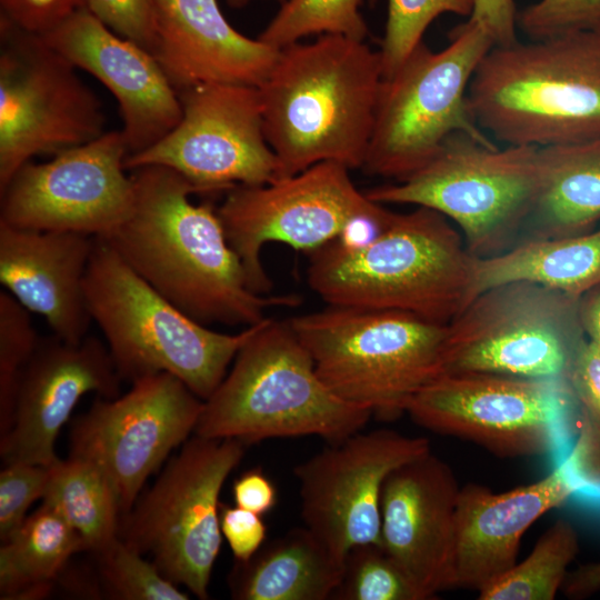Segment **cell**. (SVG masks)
<instances>
[{"instance_id": "obj_23", "label": "cell", "mask_w": 600, "mask_h": 600, "mask_svg": "<svg viewBox=\"0 0 600 600\" xmlns=\"http://www.w3.org/2000/svg\"><path fill=\"white\" fill-rule=\"evenodd\" d=\"M563 459L547 477L502 493L468 483L460 488L456 512L457 587L480 592L518 561L526 531L546 512L577 494Z\"/></svg>"}, {"instance_id": "obj_47", "label": "cell", "mask_w": 600, "mask_h": 600, "mask_svg": "<svg viewBox=\"0 0 600 600\" xmlns=\"http://www.w3.org/2000/svg\"><path fill=\"white\" fill-rule=\"evenodd\" d=\"M228 6L234 9L243 8L256 0H226ZM279 2H284L286 0H277Z\"/></svg>"}, {"instance_id": "obj_3", "label": "cell", "mask_w": 600, "mask_h": 600, "mask_svg": "<svg viewBox=\"0 0 600 600\" xmlns=\"http://www.w3.org/2000/svg\"><path fill=\"white\" fill-rule=\"evenodd\" d=\"M309 287L328 304L411 313L448 324L470 301L474 257L440 212L396 213L364 242L336 239L311 252Z\"/></svg>"}, {"instance_id": "obj_24", "label": "cell", "mask_w": 600, "mask_h": 600, "mask_svg": "<svg viewBox=\"0 0 600 600\" xmlns=\"http://www.w3.org/2000/svg\"><path fill=\"white\" fill-rule=\"evenodd\" d=\"M94 237L37 231L0 222V282L21 306L42 316L53 334L78 343L92 322L84 277Z\"/></svg>"}, {"instance_id": "obj_31", "label": "cell", "mask_w": 600, "mask_h": 600, "mask_svg": "<svg viewBox=\"0 0 600 600\" xmlns=\"http://www.w3.org/2000/svg\"><path fill=\"white\" fill-rule=\"evenodd\" d=\"M362 0H286L258 39L281 49L313 34H341L364 40L368 27Z\"/></svg>"}, {"instance_id": "obj_13", "label": "cell", "mask_w": 600, "mask_h": 600, "mask_svg": "<svg viewBox=\"0 0 600 600\" xmlns=\"http://www.w3.org/2000/svg\"><path fill=\"white\" fill-rule=\"evenodd\" d=\"M579 299L526 281L482 291L447 324L444 372L568 381L587 340Z\"/></svg>"}, {"instance_id": "obj_15", "label": "cell", "mask_w": 600, "mask_h": 600, "mask_svg": "<svg viewBox=\"0 0 600 600\" xmlns=\"http://www.w3.org/2000/svg\"><path fill=\"white\" fill-rule=\"evenodd\" d=\"M178 96L179 122L150 148L127 156V171L166 166L207 194L277 179V159L266 139L258 87L208 83Z\"/></svg>"}, {"instance_id": "obj_25", "label": "cell", "mask_w": 600, "mask_h": 600, "mask_svg": "<svg viewBox=\"0 0 600 600\" xmlns=\"http://www.w3.org/2000/svg\"><path fill=\"white\" fill-rule=\"evenodd\" d=\"M343 559L306 526L264 544L228 576L237 600H327L340 582Z\"/></svg>"}, {"instance_id": "obj_40", "label": "cell", "mask_w": 600, "mask_h": 600, "mask_svg": "<svg viewBox=\"0 0 600 600\" xmlns=\"http://www.w3.org/2000/svg\"><path fill=\"white\" fill-rule=\"evenodd\" d=\"M564 460L577 484V493L600 499V427L583 413Z\"/></svg>"}, {"instance_id": "obj_10", "label": "cell", "mask_w": 600, "mask_h": 600, "mask_svg": "<svg viewBox=\"0 0 600 600\" xmlns=\"http://www.w3.org/2000/svg\"><path fill=\"white\" fill-rule=\"evenodd\" d=\"M406 412L423 428L484 448L501 458L572 448L581 409L568 381L486 372H444L421 389Z\"/></svg>"}, {"instance_id": "obj_45", "label": "cell", "mask_w": 600, "mask_h": 600, "mask_svg": "<svg viewBox=\"0 0 600 600\" xmlns=\"http://www.w3.org/2000/svg\"><path fill=\"white\" fill-rule=\"evenodd\" d=\"M563 591L572 599H583L600 590V562L580 566L567 574Z\"/></svg>"}, {"instance_id": "obj_17", "label": "cell", "mask_w": 600, "mask_h": 600, "mask_svg": "<svg viewBox=\"0 0 600 600\" xmlns=\"http://www.w3.org/2000/svg\"><path fill=\"white\" fill-rule=\"evenodd\" d=\"M121 130L62 150L47 162H27L0 189V222L37 231L104 237L130 211L133 183Z\"/></svg>"}, {"instance_id": "obj_1", "label": "cell", "mask_w": 600, "mask_h": 600, "mask_svg": "<svg viewBox=\"0 0 600 600\" xmlns=\"http://www.w3.org/2000/svg\"><path fill=\"white\" fill-rule=\"evenodd\" d=\"M133 200L124 220L104 237L154 290L204 324L251 327L272 307H296V294H260L248 287L211 203L176 170L147 164L130 170Z\"/></svg>"}, {"instance_id": "obj_28", "label": "cell", "mask_w": 600, "mask_h": 600, "mask_svg": "<svg viewBox=\"0 0 600 600\" xmlns=\"http://www.w3.org/2000/svg\"><path fill=\"white\" fill-rule=\"evenodd\" d=\"M87 551L71 524L54 509L41 504L0 548L1 599L47 596L69 559Z\"/></svg>"}, {"instance_id": "obj_35", "label": "cell", "mask_w": 600, "mask_h": 600, "mask_svg": "<svg viewBox=\"0 0 600 600\" xmlns=\"http://www.w3.org/2000/svg\"><path fill=\"white\" fill-rule=\"evenodd\" d=\"M473 4L474 0H387L386 29L379 50L383 79L392 77L423 42V34L436 18L443 13L470 17Z\"/></svg>"}, {"instance_id": "obj_36", "label": "cell", "mask_w": 600, "mask_h": 600, "mask_svg": "<svg viewBox=\"0 0 600 600\" xmlns=\"http://www.w3.org/2000/svg\"><path fill=\"white\" fill-rule=\"evenodd\" d=\"M518 27L532 40L600 29V0H539L518 13Z\"/></svg>"}, {"instance_id": "obj_43", "label": "cell", "mask_w": 600, "mask_h": 600, "mask_svg": "<svg viewBox=\"0 0 600 600\" xmlns=\"http://www.w3.org/2000/svg\"><path fill=\"white\" fill-rule=\"evenodd\" d=\"M469 19L480 24L497 47L511 46L519 41L514 0H474Z\"/></svg>"}, {"instance_id": "obj_33", "label": "cell", "mask_w": 600, "mask_h": 600, "mask_svg": "<svg viewBox=\"0 0 600 600\" xmlns=\"http://www.w3.org/2000/svg\"><path fill=\"white\" fill-rule=\"evenodd\" d=\"M330 599L424 600L382 546L361 544L348 551L341 579Z\"/></svg>"}, {"instance_id": "obj_44", "label": "cell", "mask_w": 600, "mask_h": 600, "mask_svg": "<svg viewBox=\"0 0 600 600\" xmlns=\"http://www.w3.org/2000/svg\"><path fill=\"white\" fill-rule=\"evenodd\" d=\"M234 504L264 514L277 503V489L261 469L253 468L241 473L232 484Z\"/></svg>"}, {"instance_id": "obj_32", "label": "cell", "mask_w": 600, "mask_h": 600, "mask_svg": "<svg viewBox=\"0 0 600 600\" xmlns=\"http://www.w3.org/2000/svg\"><path fill=\"white\" fill-rule=\"evenodd\" d=\"M102 589L111 599L120 600H188L152 561L144 559L119 536L93 552Z\"/></svg>"}, {"instance_id": "obj_2", "label": "cell", "mask_w": 600, "mask_h": 600, "mask_svg": "<svg viewBox=\"0 0 600 600\" xmlns=\"http://www.w3.org/2000/svg\"><path fill=\"white\" fill-rule=\"evenodd\" d=\"M382 82L380 52L362 40L320 34L279 49L258 86L277 179L324 161L362 168Z\"/></svg>"}, {"instance_id": "obj_30", "label": "cell", "mask_w": 600, "mask_h": 600, "mask_svg": "<svg viewBox=\"0 0 600 600\" xmlns=\"http://www.w3.org/2000/svg\"><path fill=\"white\" fill-rule=\"evenodd\" d=\"M579 552L574 527L557 520L537 541L530 554L479 592L480 600H552L562 588L567 570Z\"/></svg>"}, {"instance_id": "obj_4", "label": "cell", "mask_w": 600, "mask_h": 600, "mask_svg": "<svg viewBox=\"0 0 600 600\" xmlns=\"http://www.w3.org/2000/svg\"><path fill=\"white\" fill-rule=\"evenodd\" d=\"M477 124L506 144L600 137V29L493 46L468 89Z\"/></svg>"}, {"instance_id": "obj_18", "label": "cell", "mask_w": 600, "mask_h": 600, "mask_svg": "<svg viewBox=\"0 0 600 600\" xmlns=\"http://www.w3.org/2000/svg\"><path fill=\"white\" fill-rule=\"evenodd\" d=\"M430 442L394 430L357 432L299 463L301 517L344 560L361 544L382 546L381 494L397 468L430 452Z\"/></svg>"}, {"instance_id": "obj_19", "label": "cell", "mask_w": 600, "mask_h": 600, "mask_svg": "<svg viewBox=\"0 0 600 600\" xmlns=\"http://www.w3.org/2000/svg\"><path fill=\"white\" fill-rule=\"evenodd\" d=\"M121 381L99 338L88 334L70 343L54 334L40 337L20 382L11 428L0 437L3 463L53 464L56 439L81 397L116 398Z\"/></svg>"}, {"instance_id": "obj_37", "label": "cell", "mask_w": 600, "mask_h": 600, "mask_svg": "<svg viewBox=\"0 0 600 600\" xmlns=\"http://www.w3.org/2000/svg\"><path fill=\"white\" fill-rule=\"evenodd\" d=\"M50 466L29 462L4 464L0 473V539L9 540L26 520L27 510L42 499Z\"/></svg>"}, {"instance_id": "obj_38", "label": "cell", "mask_w": 600, "mask_h": 600, "mask_svg": "<svg viewBox=\"0 0 600 600\" xmlns=\"http://www.w3.org/2000/svg\"><path fill=\"white\" fill-rule=\"evenodd\" d=\"M87 8L112 31L151 51L153 0H88Z\"/></svg>"}, {"instance_id": "obj_12", "label": "cell", "mask_w": 600, "mask_h": 600, "mask_svg": "<svg viewBox=\"0 0 600 600\" xmlns=\"http://www.w3.org/2000/svg\"><path fill=\"white\" fill-rule=\"evenodd\" d=\"M244 447L236 438L194 434L119 527L120 538L149 554L167 579L201 600L209 597L222 543L220 492L243 458Z\"/></svg>"}, {"instance_id": "obj_22", "label": "cell", "mask_w": 600, "mask_h": 600, "mask_svg": "<svg viewBox=\"0 0 600 600\" xmlns=\"http://www.w3.org/2000/svg\"><path fill=\"white\" fill-rule=\"evenodd\" d=\"M151 53L177 93L208 83L258 87L279 50L237 31L217 0H153Z\"/></svg>"}, {"instance_id": "obj_5", "label": "cell", "mask_w": 600, "mask_h": 600, "mask_svg": "<svg viewBox=\"0 0 600 600\" xmlns=\"http://www.w3.org/2000/svg\"><path fill=\"white\" fill-rule=\"evenodd\" d=\"M372 414L327 388L288 320L267 318L204 400L194 434L246 444L318 436L331 443L359 432Z\"/></svg>"}, {"instance_id": "obj_42", "label": "cell", "mask_w": 600, "mask_h": 600, "mask_svg": "<svg viewBox=\"0 0 600 600\" xmlns=\"http://www.w3.org/2000/svg\"><path fill=\"white\" fill-rule=\"evenodd\" d=\"M568 382L581 412L600 427V346L586 340L579 349Z\"/></svg>"}, {"instance_id": "obj_39", "label": "cell", "mask_w": 600, "mask_h": 600, "mask_svg": "<svg viewBox=\"0 0 600 600\" xmlns=\"http://www.w3.org/2000/svg\"><path fill=\"white\" fill-rule=\"evenodd\" d=\"M87 6L88 0H0V19L44 36Z\"/></svg>"}, {"instance_id": "obj_34", "label": "cell", "mask_w": 600, "mask_h": 600, "mask_svg": "<svg viewBox=\"0 0 600 600\" xmlns=\"http://www.w3.org/2000/svg\"><path fill=\"white\" fill-rule=\"evenodd\" d=\"M40 337L30 311L0 291V436L11 428L20 382Z\"/></svg>"}, {"instance_id": "obj_7", "label": "cell", "mask_w": 600, "mask_h": 600, "mask_svg": "<svg viewBox=\"0 0 600 600\" xmlns=\"http://www.w3.org/2000/svg\"><path fill=\"white\" fill-rule=\"evenodd\" d=\"M327 388L390 420L444 372L447 324L411 313L327 308L288 319Z\"/></svg>"}, {"instance_id": "obj_46", "label": "cell", "mask_w": 600, "mask_h": 600, "mask_svg": "<svg viewBox=\"0 0 600 600\" xmlns=\"http://www.w3.org/2000/svg\"><path fill=\"white\" fill-rule=\"evenodd\" d=\"M579 318L588 340L600 346V284L580 297Z\"/></svg>"}, {"instance_id": "obj_41", "label": "cell", "mask_w": 600, "mask_h": 600, "mask_svg": "<svg viewBox=\"0 0 600 600\" xmlns=\"http://www.w3.org/2000/svg\"><path fill=\"white\" fill-rule=\"evenodd\" d=\"M220 528L236 561L249 560L267 539V526L261 514L237 506L221 503Z\"/></svg>"}, {"instance_id": "obj_9", "label": "cell", "mask_w": 600, "mask_h": 600, "mask_svg": "<svg viewBox=\"0 0 600 600\" xmlns=\"http://www.w3.org/2000/svg\"><path fill=\"white\" fill-rule=\"evenodd\" d=\"M488 32L468 20L433 51L421 42L397 72L383 79L363 169L401 181L424 167L444 141L463 132L492 141L468 104L470 81L493 47Z\"/></svg>"}, {"instance_id": "obj_29", "label": "cell", "mask_w": 600, "mask_h": 600, "mask_svg": "<svg viewBox=\"0 0 600 600\" xmlns=\"http://www.w3.org/2000/svg\"><path fill=\"white\" fill-rule=\"evenodd\" d=\"M42 503L58 511L94 552L119 536L120 502L108 476L94 463L69 457L50 466Z\"/></svg>"}, {"instance_id": "obj_26", "label": "cell", "mask_w": 600, "mask_h": 600, "mask_svg": "<svg viewBox=\"0 0 600 600\" xmlns=\"http://www.w3.org/2000/svg\"><path fill=\"white\" fill-rule=\"evenodd\" d=\"M514 281L580 298L600 284V229L577 236L534 237L507 251L474 257L470 301L487 289Z\"/></svg>"}, {"instance_id": "obj_27", "label": "cell", "mask_w": 600, "mask_h": 600, "mask_svg": "<svg viewBox=\"0 0 600 600\" xmlns=\"http://www.w3.org/2000/svg\"><path fill=\"white\" fill-rule=\"evenodd\" d=\"M540 187L527 219L536 237L589 232L600 220V137L539 148Z\"/></svg>"}, {"instance_id": "obj_21", "label": "cell", "mask_w": 600, "mask_h": 600, "mask_svg": "<svg viewBox=\"0 0 600 600\" xmlns=\"http://www.w3.org/2000/svg\"><path fill=\"white\" fill-rule=\"evenodd\" d=\"M42 37L114 96L128 156L150 148L179 122V96L153 54L112 31L88 8Z\"/></svg>"}, {"instance_id": "obj_20", "label": "cell", "mask_w": 600, "mask_h": 600, "mask_svg": "<svg viewBox=\"0 0 600 600\" xmlns=\"http://www.w3.org/2000/svg\"><path fill=\"white\" fill-rule=\"evenodd\" d=\"M452 469L428 452L393 470L381 494L382 543L424 600L457 587Z\"/></svg>"}, {"instance_id": "obj_11", "label": "cell", "mask_w": 600, "mask_h": 600, "mask_svg": "<svg viewBox=\"0 0 600 600\" xmlns=\"http://www.w3.org/2000/svg\"><path fill=\"white\" fill-rule=\"evenodd\" d=\"M540 187L539 148L450 136L421 169L366 192L378 203L426 207L453 221L476 257L497 249L529 218Z\"/></svg>"}, {"instance_id": "obj_16", "label": "cell", "mask_w": 600, "mask_h": 600, "mask_svg": "<svg viewBox=\"0 0 600 600\" xmlns=\"http://www.w3.org/2000/svg\"><path fill=\"white\" fill-rule=\"evenodd\" d=\"M131 384L121 397H98L70 432L69 457L90 461L108 476L123 517L146 480L194 432L204 403L170 373Z\"/></svg>"}, {"instance_id": "obj_14", "label": "cell", "mask_w": 600, "mask_h": 600, "mask_svg": "<svg viewBox=\"0 0 600 600\" xmlns=\"http://www.w3.org/2000/svg\"><path fill=\"white\" fill-rule=\"evenodd\" d=\"M76 70L42 36L0 19V189L34 156L106 132L101 101Z\"/></svg>"}, {"instance_id": "obj_6", "label": "cell", "mask_w": 600, "mask_h": 600, "mask_svg": "<svg viewBox=\"0 0 600 600\" xmlns=\"http://www.w3.org/2000/svg\"><path fill=\"white\" fill-rule=\"evenodd\" d=\"M84 294L91 319L101 330L122 380L133 382L170 373L203 401L262 322L224 333L193 320L100 237H94Z\"/></svg>"}, {"instance_id": "obj_8", "label": "cell", "mask_w": 600, "mask_h": 600, "mask_svg": "<svg viewBox=\"0 0 600 600\" xmlns=\"http://www.w3.org/2000/svg\"><path fill=\"white\" fill-rule=\"evenodd\" d=\"M349 171L324 161L293 176L224 192L217 212L250 290L269 294L272 289L261 260L269 242L311 252L336 239L369 240L392 221L396 213L361 192Z\"/></svg>"}]
</instances>
